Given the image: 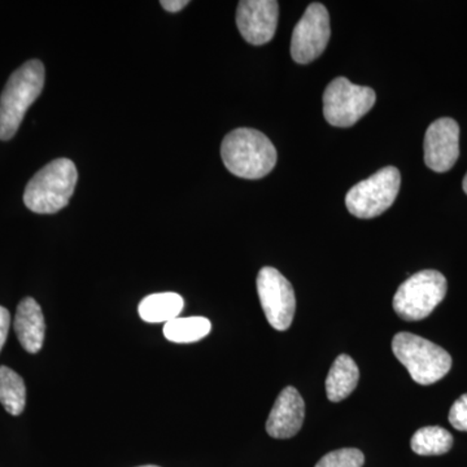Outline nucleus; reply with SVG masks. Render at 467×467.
<instances>
[{
	"label": "nucleus",
	"mask_w": 467,
	"mask_h": 467,
	"mask_svg": "<svg viewBox=\"0 0 467 467\" xmlns=\"http://www.w3.org/2000/svg\"><path fill=\"white\" fill-rule=\"evenodd\" d=\"M447 279L438 270H422L407 279L393 296V309L404 321L429 317L447 295Z\"/></svg>",
	"instance_id": "5"
},
{
	"label": "nucleus",
	"mask_w": 467,
	"mask_h": 467,
	"mask_svg": "<svg viewBox=\"0 0 467 467\" xmlns=\"http://www.w3.org/2000/svg\"><path fill=\"white\" fill-rule=\"evenodd\" d=\"M392 352L407 368L411 379L422 386L439 382L451 368V358L447 350L418 335L396 334L392 339Z\"/></svg>",
	"instance_id": "4"
},
{
	"label": "nucleus",
	"mask_w": 467,
	"mask_h": 467,
	"mask_svg": "<svg viewBox=\"0 0 467 467\" xmlns=\"http://www.w3.org/2000/svg\"><path fill=\"white\" fill-rule=\"evenodd\" d=\"M364 463L365 456L361 451L356 448H343L326 454L316 467H362Z\"/></svg>",
	"instance_id": "19"
},
{
	"label": "nucleus",
	"mask_w": 467,
	"mask_h": 467,
	"mask_svg": "<svg viewBox=\"0 0 467 467\" xmlns=\"http://www.w3.org/2000/svg\"><path fill=\"white\" fill-rule=\"evenodd\" d=\"M306 402L295 387H285L276 398L266 422V432L275 439L294 438L303 427Z\"/></svg>",
	"instance_id": "12"
},
{
	"label": "nucleus",
	"mask_w": 467,
	"mask_h": 467,
	"mask_svg": "<svg viewBox=\"0 0 467 467\" xmlns=\"http://www.w3.org/2000/svg\"><path fill=\"white\" fill-rule=\"evenodd\" d=\"M410 447L420 456H441L453 447V436L442 427H423L411 438Z\"/></svg>",
	"instance_id": "16"
},
{
	"label": "nucleus",
	"mask_w": 467,
	"mask_h": 467,
	"mask_svg": "<svg viewBox=\"0 0 467 467\" xmlns=\"http://www.w3.org/2000/svg\"><path fill=\"white\" fill-rule=\"evenodd\" d=\"M9 325H11V316L5 306H0V350L7 340Z\"/></svg>",
	"instance_id": "21"
},
{
	"label": "nucleus",
	"mask_w": 467,
	"mask_h": 467,
	"mask_svg": "<svg viewBox=\"0 0 467 467\" xmlns=\"http://www.w3.org/2000/svg\"><path fill=\"white\" fill-rule=\"evenodd\" d=\"M257 294L270 326L275 330L290 328L296 310L294 287L275 267L265 266L257 275Z\"/></svg>",
	"instance_id": "8"
},
{
	"label": "nucleus",
	"mask_w": 467,
	"mask_h": 467,
	"mask_svg": "<svg viewBox=\"0 0 467 467\" xmlns=\"http://www.w3.org/2000/svg\"><path fill=\"white\" fill-rule=\"evenodd\" d=\"M189 3V0H161L160 5H162V8H164L165 11L171 12V14H175V12L182 11Z\"/></svg>",
	"instance_id": "22"
},
{
	"label": "nucleus",
	"mask_w": 467,
	"mask_h": 467,
	"mask_svg": "<svg viewBox=\"0 0 467 467\" xmlns=\"http://www.w3.org/2000/svg\"><path fill=\"white\" fill-rule=\"evenodd\" d=\"M359 379L358 364L348 355L337 356L326 379V395L333 402L343 401L355 391Z\"/></svg>",
	"instance_id": "14"
},
{
	"label": "nucleus",
	"mask_w": 467,
	"mask_h": 467,
	"mask_svg": "<svg viewBox=\"0 0 467 467\" xmlns=\"http://www.w3.org/2000/svg\"><path fill=\"white\" fill-rule=\"evenodd\" d=\"M279 5L275 0H242L236 9V26L250 45L263 46L276 32Z\"/></svg>",
	"instance_id": "11"
},
{
	"label": "nucleus",
	"mask_w": 467,
	"mask_h": 467,
	"mask_svg": "<svg viewBox=\"0 0 467 467\" xmlns=\"http://www.w3.org/2000/svg\"><path fill=\"white\" fill-rule=\"evenodd\" d=\"M0 402L12 416H20L26 409V383L16 371L7 367H0Z\"/></svg>",
	"instance_id": "17"
},
{
	"label": "nucleus",
	"mask_w": 467,
	"mask_h": 467,
	"mask_svg": "<svg viewBox=\"0 0 467 467\" xmlns=\"http://www.w3.org/2000/svg\"><path fill=\"white\" fill-rule=\"evenodd\" d=\"M425 162L436 173L451 171L460 158V126L450 117L436 119L425 135Z\"/></svg>",
	"instance_id": "10"
},
{
	"label": "nucleus",
	"mask_w": 467,
	"mask_h": 467,
	"mask_svg": "<svg viewBox=\"0 0 467 467\" xmlns=\"http://www.w3.org/2000/svg\"><path fill=\"white\" fill-rule=\"evenodd\" d=\"M211 328V321L205 317H177L165 324L164 335L169 342L193 343L207 337Z\"/></svg>",
	"instance_id": "18"
},
{
	"label": "nucleus",
	"mask_w": 467,
	"mask_h": 467,
	"mask_svg": "<svg viewBox=\"0 0 467 467\" xmlns=\"http://www.w3.org/2000/svg\"><path fill=\"white\" fill-rule=\"evenodd\" d=\"M43 86L45 66L39 60L26 61L9 77L0 97V140L15 137L27 109L41 95Z\"/></svg>",
	"instance_id": "2"
},
{
	"label": "nucleus",
	"mask_w": 467,
	"mask_h": 467,
	"mask_svg": "<svg viewBox=\"0 0 467 467\" xmlns=\"http://www.w3.org/2000/svg\"><path fill=\"white\" fill-rule=\"evenodd\" d=\"M221 158L230 173L260 180L275 169L276 150L265 134L254 129H235L221 144Z\"/></svg>",
	"instance_id": "1"
},
{
	"label": "nucleus",
	"mask_w": 467,
	"mask_h": 467,
	"mask_svg": "<svg viewBox=\"0 0 467 467\" xmlns=\"http://www.w3.org/2000/svg\"><path fill=\"white\" fill-rule=\"evenodd\" d=\"M401 175L398 168L386 167L349 190L346 205L358 218H374L384 213L398 198Z\"/></svg>",
	"instance_id": "6"
},
{
	"label": "nucleus",
	"mask_w": 467,
	"mask_h": 467,
	"mask_svg": "<svg viewBox=\"0 0 467 467\" xmlns=\"http://www.w3.org/2000/svg\"><path fill=\"white\" fill-rule=\"evenodd\" d=\"M15 331L23 348L38 353L45 342V317L39 304L33 297H26L17 306Z\"/></svg>",
	"instance_id": "13"
},
{
	"label": "nucleus",
	"mask_w": 467,
	"mask_h": 467,
	"mask_svg": "<svg viewBox=\"0 0 467 467\" xmlns=\"http://www.w3.org/2000/svg\"><path fill=\"white\" fill-rule=\"evenodd\" d=\"M184 306L182 296L174 292H161L144 297L138 306L140 318L150 324L171 321L181 315Z\"/></svg>",
	"instance_id": "15"
},
{
	"label": "nucleus",
	"mask_w": 467,
	"mask_h": 467,
	"mask_svg": "<svg viewBox=\"0 0 467 467\" xmlns=\"http://www.w3.org/2000/svg\"><path fill=\"white\" fill-rule=\"evenodd\" d=\"M448 418H450L451 425L454 429L467 432V393L454 401Z\"/></svg>",
	"instance_id": "20"
},
{
	"label": "nucleus",
	"mask_w": 467,
	"mask_h": 467,
	"mask_svg": "<svg viewBox=\"0 0 467 467\" xmlns=\"http://www.w3.org/2000/svg\"><path fill=\"white\" fill-rule=\"evenodd\" d=\"M330 16L321 3H312L295 26L291 57L296 63L308 64L321 57L330 41Z\"/></svg>",
	"instance_id": "9"
},
{
	"label": "nucleus",
	"mask_w": 467,
	"mask_h": 467,
	"mask_svg": "<svg viewBox=\"0 0 467 467\" xmlns=\"http://www.w3.org/2000/svg\"><path fill=\"white\" fill-rule=\"evenodd\" d=\"M377 95L373 88L352 84L337 77L324 92V116L335 128H350L373 109Z\"/></svg>",
	"instance_id": "7"
},
{
	"label": "nucleus",
	"mask_w": 467,
	"mask_h": 467,
	"mask_svg": "<svg viewBox=\"0 0 467 467\" xmlns=\"http://www.w3.org/2000/svg\"><path fill=\"white\" fill-rule=\"evenodd\" d=\"M77 180L78 171L72 160H54L29 181L24 202L34 213H57L72 199Z\"/></svg>",
	"instance_id": "3"
},
{
	"label": "nucleus",
	"mask_w": 467,
	"mask_h": 467,
	"mask_svg": "<svg viewBox=\"0 0 467 467\" xmlns=\"http://www.w3.org/2000/svg\"><path fill=\"white\" fill-rule=\"evenodd\" d=\"M140 467H160V466H155V465H147V466H140Z\"/></svg>",
	"instance_id": "24"
},
{
	"label": "nucleus",
	"mask_w": 467,
	"mask_h": 467,
	"mask_svg": "<svg viewBox=\"0 0 467 467\" xmlns=\"http://www.w3.org/2000/svg\"><path fill=\"white\" fill-rule=\"evenodd\" d=\"M462 187H463V192H465L466 195H467V173L465 175V178H463Z\"/></svg>",
	"instance_id": "23"
}]
</instances>
